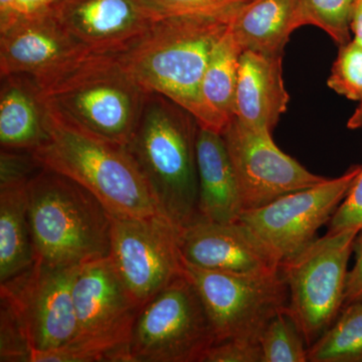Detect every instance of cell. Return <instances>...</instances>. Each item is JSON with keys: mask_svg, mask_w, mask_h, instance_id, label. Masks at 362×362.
Listing matches in <instances>:
<instances>
[{"mask_svg": "<svg viewBox=\"0 0 362 362\" xmlns=\"http://www.w3.org/2000/svg\"><path fill=\"white\" fill-rule=\"evenodd\" d=\"M199 124L180 105L148 93L127 149L162 214L182 230L199 220Z\"/></svg>", "mask_w": 362, "mask_h": 362, "instance_id": "cell-1", "label": "cell"}, {"mask_svg": "<svg viewBox=\"0 0 362 362\" xmlns=\"http://www.w3.org/2000/svg\"><path fill=\"white\" fill-rule=\"evenodd\" d=\"M35 262L77 267L109 256L111 214L76 181L40 168L28 181Z\"/></svg>", "mask_w": 362, "mask_h": 362, "instance_id": "cell-2", "label": "cell"}, {"mask_svg": "<svg viewBox=\"0 0 362 362\" xmlns=\"http://www.w3.org/2000/svg\"><path fill=\"white\" fill-rule=\"evenodd\" d=\"M230 23L209 16L162 18L116 57L145 92L168 98L199 121L202 78L214 45Z\"/></svg>", "mask_w": 362, "mask_h": 362, "instance_id": "cell-3", "label": "cell"}, {"mask_svg": "<svg viewBox=\"0 0 362 362\" xmlns=\"http://www.w3.org/2000/svg\"><path fill=\"white\" fill-rule=\"evenodd\" d=\"M47 110L49 138L30 152L40 166L82 185L110 214L147 216L160 213L127 147L100 139L68 122L49 107Z\"/></svg>", "mask_w": 362, "mask_h": 362, "instance_id": "cell-4", "label": "cell"}, {"mask_svg": "<svg viewBox=\"0 0 362 362\" xmlns=\"http://www.w3.org/2000/svg\"><path fill=\"white\" fill-rule=\"evenodd\" d=\"M47 106L100 139L127 147L148 93L116 54H89L40 87Z\"/></svg>", "mask_w": 362, "mask_h": 362, "instance_id": "cell-5", "label": "cell"}, {"mask_svg": "<svg viewBox=\"0 0 362 362\" xmlns=\"http://www.w3.org/2000/svg\"><path fill=\"white\" fill-rule=\"evenodd\" d=\"M78 334L45 352V362H130L131 333L142 307L131 296L109 257L78 268L73 284Z\"/></svg>", "mask_w": 362, "mask_h": 362, "instance_id": "cell-6", "label": "cell"}, {"mask_svg": "<svg viewBox=\"0 0 362 362\" xmlns=\"http://www.w3.org/2000/svg\"><path fill=\"white\" fill-rule=\"evenodd\" d=\"M358 232L327 233L281 264V274L289 289L286 310L308 349L334 323L344 307L347 266Z\"/></svg>", "mask_w": 362, "mask_h": 362, "instance_id": "cell-7", "label": "cell"}, {"mask_svg": "<svg viewBox=\"0 0 362 362\" xmlns=\"http://www.w3.org/2000/svg\"><path fill=\"white\" fill-rule=\"evenodd\" d=\"M183 273L201 298L216 343L259 342L272 319L286 310L289 289L280 271L239 274L206 270L185 262Z\"/></svg>", "mask_w": 362, "mask_h": 362, "instance_id": "cell-8", "label": "cell"}, {"mask_svg": "<svg viewBox=\"0 0 362 362\" xmlns=\"http://www.w3.org/2000/svg\"><path fill=\"white\" fill-rule=\"evenodd\" d=\"M214 343L204 304L183 273L138 314L131 333L130 362H201Z\"/></svg>", "mask_w": 362, "mask_h": 362, "instance_id": "cell-9", "label": "cell"}, {"mask_svg": "<svg viewBox=\"0 0 362 362\" xmlns=\"http://www.w3.org/2000/svg\"><path fill=\"white\" fill-rule=\"evenodd\" d=\"M111 221L109 259L131 296L143 307L183 275L181 230L160 213L111 214Z\"/></svg>", "mask_w": 362, "mask_h": 362, "instance_id": "cell-10", "label": "cell"}, {"mask_svg": "<svg viewBox=\"0 0 362 362\" xmlns=\"http://www.w3.org/2000/svg\"><path fill=\"white\" fill-rule=\"evenodd\" d=\"M80 267L35 262L28 270L0 283L1 304L18 321L30 354L65 346L77 337L73 284Z\"/></svg>", "mask_w": 362, "mask_h": 362, "instance_id": "cell-11", "label": "cell"}, {"mask_svg": "<svg viewBox=\"0 0 362 362\" xmlns=\"http://www.w3.org/2000/svg\"><path fill=\"white\" fill-rule=\"evenodd\" d=\"M362 165L315 187L283 195L258 209L243 211L240 221L252 228L281 259H291L309 246L317 230L331 220L349 194Z\"/></svg>", "mask_w": 362, "mask_h": 362, "instance_id": "cell-12", "label": "cell"}, {"mask_svg": "<svg viewBox=\"0 0 362 362\" xmlns=\"http://www.w3.org/2000/svg\"><path fill=\"white\" fill-rule=\"evenodd\" d=\"M223 137L244 211L266 206L283 195L327 180L307 170L284 153L273 141L272 133L249 129L233 118Z\"/></svg>", "mask_w": 362, "mask_h": 362, "instance_id": "cell-13", "label": "cell"}, {"mask_svg": "<svg viewBox=\"0 0 362 362\" xmlns=\"http://www.w3.org/2000/svg\"><path fill=\"white\" fill-rule=\"evenodd\" d=\"M89 54L52 11L16 18L0 28L1 77L28 76L42 87Z\"/></svg>", "mask_w": 362, "mask_h": 362, "instance_id": "cell-14", "label": "cell"}, {"mask_svg": "<svg viewBox=\"0 0 362 362\" xmlns=\"http://www.w3.org/2000/svg\"><path fill=\"white\" fill-rule=\"evenodd\" d=\"M183 261L206 270L239 274L280 271L282 259L242 221L199 218L180 232Z\"/></svg>", "mask_w": 362, "mask_h": 362, "instance_id": "cell-15", "label": "cell"}, {"mask_svg": "<svg viewBox=\"0 0 362 362\" xmlns=\"http://www.w3.org/2000/svg\"><path fill=\"white\" fill-rule=\"evenodd\" d=\"M52 13L74 40L98 54L126 51L156 21L138 0H62Z\"/></svg>", "mask_w": 362, "mask_h": 362, "instance_id": "cell-16", "label": "cell"}, {"mask_svg": "<svg viewBox=\"0 0 362 362\" xmlns=\"http://www.w3.org/2000/svg\"><path fill=\"white\" fill-rule=\"evenodd\" d=\"M289 100L283 80L282 56L243 52L235 93V120L249 129L272 133L287 111Z\"/></svg>", "mask_w": 362, "mask_h": 362, "instance_id": "cell-17", "label": "cell"}, {"mask_svg": "<svg viewBox=\"0 0 362 362\" xmlns=\"http://www.w3.org/2000/svg\"><path fill=\"white\" fill-rule=\"evenodd\" d=\"M197 163L199 218L223 223L239 221L244 207L223 134L199 128Z\"/></svg>", "mask_w": 362, "mask_h": 362, "instance_id": "cell-18", "label": "cell"}, {"mask_svg": "<svg viewBox=\"0 0 362 362\" xmlns=\"http://www.w3.org/2000/svg\"><path fill=\"white\" fill-rule=\"evenodd\" d=\"M1 148L32 152L49 138L47 110L39 86L28 76L1 77Z\"/></svg>", "mask_w": 362, "mask_h": 362, "instance_id": "cell-19", "label": "cell"}, {"mask_svg": "<svg viewBox=\"0 0 362 362\" xmlns=\"http://www.w3.org/2000/svg\"><path fill=\"white\" fill-rule=\"evenodd\" d=\"M242 49L235 42L230 26L214 45L204 78L199 101V127L223 134L235 118V93Z\"/></svg>", "mask_w": 362, "mask_h": 362, "instance_id": "cell-20", "label": "cell"}, {"mask_svg": "<svg viewBox=\"0 0 362 362\" xmlns=\"http://www.w3.org/2000/svg\"><path fill=\"white\" fill-rule=\"evenodd\" d=\"M297 0H252L230 23L243 52L282 56L290 35L297 30Z\"/></svg>", "mask_w": 362, "mask_h": 362, "instance_id": "cell-21", "label": "cell"}, {"mask_svg": "<svg viewBox=\"0 0 362 362\" xmlns=\"http://www.w3.org/2000/svg\"><path fill=\"white\" fill-rule=\"evenodd\" d=\"M30 178L0 181V283L35 263L28 220Z\"/></svg>", "mask_w": 362, "mask_h": 362, "instance_id": "cell-22", "label": "cell"}, {"mask_svg": "<svg viewBox=\"0 0 362 362\" xmlns=\"http://www.w3.org/2000/svg\"><path fill=\"white\" fill-rule=\"evenodd\" d=\"M309 362H362V301L344 307L308 349Z\"/></svg>", "mask_w": 362, "mask_h": 362, "instance_id": "cell-23", "label": "cell"}, {"mask_svg": "<svg viewBox=\"0 0 362 362\" xmlns=\"http://www.w3.org/2000/svg\"><path fill=\"white\" fill-rule=\"evenodd\" d=\"M356 0H297L298 28L314 25L339 47L351 40V16Z\"/></svg>", "mask_w": 362, "mask_h": 362, "instance_id": "cell-24", "label": "cell"}, {"mask_svg": "<svg viewBox=\"0 0 362 362\" xmlns=\"http://www.w3.org/2000/svg\"><path fill=\"white\" fill-rule=\"evenodd\" d=\"M259 343L263 362L308 361V346L287 310L272 319L259 337Z\"/></svg>", "mask_w": 362, "mask_h": 362, "instance_id": "cell-25", "label": "cell"}, {"mask_svg": "<svg viewBox=\"0 0 362 362\" xmlns=\"http://www.w3.org/2000/svg\"><path fill=\"white\" fill-rule=\"evenodd\" d=\"M154 21L173 16H209L232 21L252 0H138Z\"/></svg>", "mask_w": 362, "mask_h": 362, "instance_id": "cell-26", "label": "cell"}, {"mask_svg": "<svg viewBox=\"0 0 362 362\" xmlns=\"http://www.w3.org/2000/svg\"><path fill=\"white\" fill-rule=\"evenodd\" d=\"M327 85L347 99L362 102V47L356 40L340 47Z\"/></svg>", "mask_w": 362, "mask_h": 362, "instance_id": "cell-27", "label": "cell"}, {"mask_svg": "<svg viewBox=\"0 0 362 362\" xmlns=\"http://www.w3.org/2000/svg\"><path fill=\"white\" fill-rule=\"evenodd\" d=\"M0 361L2 362H28L30 349L23 331L13 313L1 304L0 319Z\"/></svg>", "mask_w": 362, "mask_h": 362, "instance_id": "cell-28", "label": "cell"}, {"mask_svg": "<svg viewBox=\"0 0 362 362\" xmlns=\"http://www.w3.org/2000/svg\"><path fill=\"white\" fill-rule=\"evenodd\" d=\"M201 362H263V352L259 342L230 339L211 345Z\"/></svg>", "mask_w": 362, "mask_h": 362, "instance_id": "cell-29", "label": "cell"}, {"mask_svg": "<svg viewBox=\"0 0 362 362\" xmlns=\"http://www.w3.org/2000/svg\"><path fill=\"white\" fill-rule=\"evenodd\" d=\"M328 233L362 228V169L349 194L331 218Z\"/></svg>", "mask_w": 362, "mask_h": 362, "instance_id": "cell-30", "label": "cell"}, {"mask_svg": "<svg viewBox=\"0 0 362 362\" xmlns=\"http://www.w3.org/2000/svg\"><path fill=\"white\" fill-rule=\"evenodd\" d=\"M354 252L356 255V264L347 274L344 307L362 301V228L354 239Z\"/></svg>", "mask_w": 362, "mask_h": 362, "instance_id": "cell-31", "label": "cell"}, {"mask_svg": "<svg viewBox=\"0 0 362 362\" xmlns=\"http://www.w3.org/2000/svg\"><path fill=\"white\" fill-rule=\"evenodd\" d=\"M62 0H16L11 23L16 18L49 13Z\"/></svg>", "mask_w": 362, "mask_h": 362, "instance_id": "cell-32", "label": "cell"}, {"mask_svg": "<svg viewBox=\"0 0 362 362\" xmlns=\"http://www.w3.org/2000/svg\"><path fill=\"white\" fill-rule=\"evenodd\" d=\"M351 33L354 40L362 47V0H356L351 16Z\"/></svg>", "mask_w": 362, "mask_h": 362, "instance_id": "cell-33", "label": "cell"}, {"mask_svg": "<svg viewBox=\"0 0 362 362\" xmlns=\"http://www.w3.org/2000/svg\"><path fill=\"white\" fill-rule=\"evenodd\" d=\"M16 1V0H0V28L11 23Z\"/></svg>", "mask_w": 362, "mask_h": 362, "instance_id": "cell-34", "label": "cell"}, {"mask_svg": "<svg viewBox=\"0 0 362 362\" xmlns=\"http://www.w3.org/2000/svg\"><path fill=\"white\" fill-rule=\"evenodd\" d=\"M347 127L349 129H362V102L359 103L358 107L352 116L350 117Z\"/></svg>", "mask_w": 362, "mask_h": 362, "instance_id": "cell-35", "label": "cell"}]
</instances>
